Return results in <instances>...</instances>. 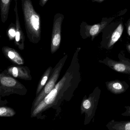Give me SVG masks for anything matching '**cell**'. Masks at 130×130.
Instances as JSON below:
<instances>
[{
  "label": "cell",
  "mask_w": 130,
  "mask_h": 130,
  "mask_svg": "<svg viewBox=\"0 0 130 130\" xmlns=\"http://www.w3.org/2000/svg\"><path fill=\"white\" fill-rule=\"evenodd\" d=\"M47 1L48 0H39V5L42 7H43L46 4Z\"/></svg>",
  "instance_id": "20"
},
{
  "label": "cell",
  "mask_w": 130,
  "mask_h": 130,
  "mask_svg": "<svg viewBox=\"0 0 130 130\" xmlns=\"http://www.w3.org/2000/svg\"><path fill=\"white\" fill-rule=\"evenodd\" d=\"M13 109L7 107H1L0 108V116L10 117L15 114Z\"/></svg>",
  "instance_id": "16"
},
{
  "label": "cell",
  "mask_w": 130,
  "mask_h": 130,
  "mask_svg": "<svg viewBox=\"0 0 130 130\" xmlns=\"http://www.w3.org/2000/svg\"><path fill=\"white\" fill-rule=\"evenodd\" d=\"M93 1H97V2H102V1H104V0H92Z\"/></svg>",
  "instance_id": "23"
},
{
  "label": "cell",
  "mask_w": 130,
  "mask_h": 130,
  "mask_svg": "<svg viewBox=\"0 0 130 130\" xmlns=\"http://www.w3.org/2000/svg\"><path fill=\"white\" fill-rule=\"evenodd\" d=\"M12 0H1L0 9L2 22L4 23L7 21Z\"/></svg>",
  "instance_id": "12"
},
{
  "label": "cell",
  "mask_w": 130,
  "mask_h": 130,
  "mask_svg": "<svg viewBox=\"0 0 130 130\" xmlns=\"http://www.w3.org/2000/svg\"><path fill=\"white\" fill-rule=\"evenodd\" d=\"M3 50L5 54L14 63L18 64H23V60L16 50L8 47H4Z\"/></svg>",
  "instance_id": "11"
},
{
  "label": "cell",
  "mask_w": 130,
  "mask_h": 130,
  "mask_svg": "<svg viewBox=\"0 0 130 130\" xmlns=\"http://www.w3.org/2000/svg\"><path fill=\"white\" fill-rule=\"evenodd\" d=\"M106 23H100L96 24L93 26H89L87 25L85 26L86 29V32H87L88 35L87 36H90L92 37V40H93L94 37L99 33L100 31H101L102 28L106 25ZM87 34H86L87 35Z\"/></svg>",
  "instance_id": "13"
},
{
  "label": "cell",
  "mask_w": 130,
  "mask_h": 130,
  "mask_svg": "<svg viewBox=\"0 0 130 130\" xmlns=\"http://www.w3.org/2000/svg\"><path fill=\"white\" fill-rule=\"evenodd\" d=\"M106 86L108 91L115 95H119L125 92L129 87L125 81L115 80L105 82Z\"/></svg>",
  "instance_id": "8"
},
{
  "label": "cell",
  "mask_w": 130,
  "mask_h": 130,
  "mask_svg": "<svg viewBox=\"0 0 130 130\" xmlns=\"http://www.w3.org/2000/svg\"><path fill=\"white\" fill-rule=\"evenodd\" d=\"M16 26L13 23H11L7 30V35L10 41L15 39L16 36Z\"/></svg>",
  "instance_id": "17"
},
{
  "label": "cell",
  "mask_w": 130,
  "mask_h": 130,
  "mask_svg": "<svg viewBox=\"0 0 130 130\" xmlns=\"http://www.w3.org/2000/svg\"><path fill=\"white\" fill-rule=\"evenodd\" d=\"M12 74L15 77H17L19 76V71L18 68L15 67H13L12 69Z\"/></svg>",
  "instance_id": "19"
},
{
  "label": "cell",
  "mask_w": 130,
  "mask_h": 130,
  "mask_svg": "<svg viewBox=\"0 0 130 130\" xmlns=\"http://www.w3.org/2000/svg\"><path fill=\"white\" fill-rule=\"evenodd\" d=\"M129 79L130 80V77H129Z\"/></svg>",
  "instance_id": "24"
},
{
  "label": "cell",
  "mask_w": 130,
  "mask_h": 130,
  "mask_svg": "<svg viewBox=\"0 0 130 130\" xmlns=\"http://www.w3.org/2000/svg\"><path fill=\"white\" fill-rule=\"evenodd\" d=\"M123 30L124 26L122 23H121L118 26L112 33L110 39L103 47L107 50L111 49L115 44L121 38L123 32Z\"/></svg>",
  "instance_id": "9"
},
{
  "label": "cell",
  "mask_w": 130,
  "mask_h": 130,
  "mask_svg": "<svg viewBox=\"0 0 130 130\" xmlns=\"http://www.w3.org/2000/svg\"><path fill=\"white\" fill-rule=\"evenodd\" d=\"M119 61L106 57L103 60H99V63L104 64L115 71L130 76V59L125 57L123 52L118 55Z\"/></svg>",
  "instance_id": "3"
},
{
  "label": "cell",
  "mask_w": 130,
  "mask_h": 130,
  "mask_svg": "<svg viewBox=\"0 0 130 130\" xmlns=\"http://www.w3.org/2000/svg\"><path fill=\"white\" fill-rule=\"evenodd\" d=\"M126 49L130 54V44H128L126 45Z\"/></svg>",
  "instance_id": "22"
},
{
  "label": "cell",
  "mask_w": 130,
  "mask_h": 130,
  "mask_svg": "<svg viewBox=\"0 0 130 130\" xmlns=\"http://www.w3.org/2000/svg\"><path fill=\"white\" fill-rule=\"evenodd\" d=\"M126 111L121 114L124 116H130V106H125L124 107Z\"/></svg>",
  "instance_id": "18"
},
{
  "label": "cell",
  "mask_w": 130,
  "mask_h": 130,
  "mask_svg": "<svg viewBox=\"0 0 130 130\" xmlns=\"http://www.w3.org/2000/svg\"><path fill=\"white\" fill-rule=\"evenodd\" d=\"M1 84L7 87H13L15 85L16 81L15 79L10 77L4 76L1 79Z\"/></svg>",
  "instance_id": "15"
},
{
  "label": "cell",
  "mask_w": 130,
  "mask_h": 130,
  "mask_svg": "<svg viewBox=\"0 0 130 130\" xmlns=\"http://www.w3.org/2000/svg\"><path fill=\"white\" fill-rule=\"evenodd\" d=\"M51 71V67L48 68L47 70L45 71V73L44 74L43 77L41 79V82L38 86V89L37 90V92H36V94L37 95L39 93L41 92L42 88L44 87V86L45 85L48 79V77H49V74Z\"/></svg>",
  "instance_id": "14"
},
{
  "label": "cell",
  "mask_w": 130,
  "mask_h": 130,
  "mask_svg": "<svg viewBox=\"0 0 130 130\" xmlns=\"http://www.w3.org/2000/svg\"><path fill=\"white\" fill-rule=\"evenodd\" d=\"M14 11L15 14L16 36L15 44L20 50H23L25 47V36L20 26L18 13L17 4L18 0H15Z\"/></svg>",
  "instance_id": "7"
},
{
  "label": "cell",
  "mask_w": 130,
  "mask_h": 130,
  "mask_svg": "<svg viewBox=\"0 0 130 130\" xmlns=\"http://www.w3.org/2000/svg\"><path fill=\"white\" fill-rule=\"evenodd\" d=\"M67 78L64 77L60 82L54 87V89L47 94L37 106L33 109L32 116H36L38 114L45 110L51 105L55 101L60 90L63 88Z\"/></svg>",
  "instance_id": "4"
},
{
  "label": "cell",
  "mask_w": 130,
  "mask_h": 130,
  "mask_svg": "<svg viewBox=\"0 0 130 130\" xmlns=\"http://www.w3.org/2000/svg\"><path fill=\"white\" fill-rule=\"evenodd\" d=\"M127 31L129 36H130V22L128 23L127 25Z\"/></svg>",
  "instance_id": "21"
},
{
  "label": "cell",
  "mask_w": 130,
  "mask_h": 130,
  "mask_svg": "<svg viewBox=\"0 0 130 130\" xmlns=\"http://www.w3.org/2000/svg\"><path fill=\"white\" fill-rule=\"evenodd\" d=\"M101 90L99 87H95L93 92L90 93L89 97L85 96L82 102L81 106L82 114L86 115L85 124H89L93 118L97 109L98 103L100 98Z\"/></svg>",
  "instance_id": "2"
},
{
  "label": "cell",
  "mask_w": 130,
  "mask_h": 130,
  "mask_svg": "<svg viewBox=\"0 0 130 130\" xmlns=\"http://www.w3.org/2000/svg\"><path fill=\"white\" fill-rule=\"evenodd\" d=\"M21 4L27 37L36 44L41 39V16L35 10L31 0H21Z\"/></svg>",
  "instance_id": "1"
},
{
  "label": "cell",
  "mask_w": 130,
  "mask_h": 130,
  "mask_svg": "<svg viewBox=\"0 0 130 130\" xmlns=\"http://www.w3.org/2000/svg\"><path fill=\"white\" fill-rule=\"evenodd\" d=\"M62 67V64L61 63L59 67L54 71L52 76L51 77V79H49L43 90L40 93L36 99L33 106V108L34 109L42 100L54 89L55 86V83L59 77L60 72Z\"/></svg>",
  "instance_id": "6"
},
{
  "label": "cell",
  "mask_w": 130,
  "mask_h": 130,
  "mask_svg": "<svg viewBox=\"0 0 130 130\" xmlns=\"http://www.w3.org/2000/svg\"><path fill=\"white\" fill-rule=\"evenodd\" d=\"M64 15L57 13L54 17L52 33L51 52L52 54L56 52L60 47L61 42V26Z\"/></svg>",
  "instance_id": "5"
},
{
  "label": "cell",
  "mask_w": 130,
  "mask_h": 130,
  "mask_svg": "<svg viewBox=\"0 0 130 130\" xmlns=\"http://www.w3.org/2000/svg\"><path fill=\"white\" fill-rule=\"evenodd\" d=\"M106 126L109 130H130V121H116L112 119Z\"/></svg>",
  "instance_id": "10"
}]
</instances>
